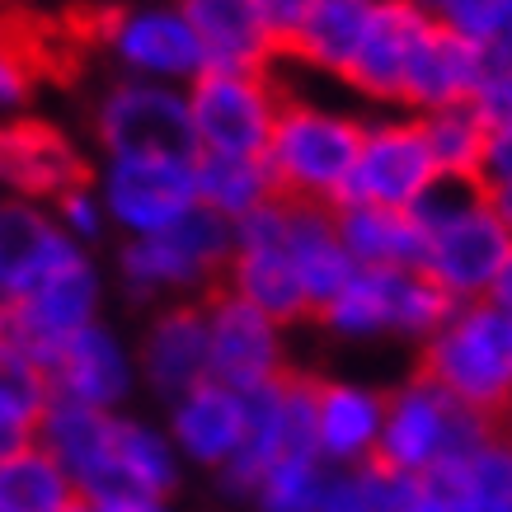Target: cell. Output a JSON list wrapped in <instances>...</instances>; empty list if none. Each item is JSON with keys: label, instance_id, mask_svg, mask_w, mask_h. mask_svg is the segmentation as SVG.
<instances>
[{"label": "cell", "instance_id": "obj_35", "mask_svg": "<svg viewBox=\"0 0 512 512\" xmlns=\"http://www.w3.org/2000/svg\"><path fill=\"white\" fill-rule=\"evenodd\" d=\"M433 19L442 29L461 33L466 43L489 47L512 29V0H442Z\"/></svg>", "mask_w": 512, "mask_h": 512}, {"label": "cell", "instance_id": "obj_37", "mask_svg": "<svg viewBox=\"0 0 512 512\" xmlns=\"http://www.w3.org/2000/svg\"><path fill=\"white\" fill-rule=\"evenodd\" d=\"M33 85H38V76L29 71V62L0 43V109H19Z\"/></svg>", "mask_w": 512, "mask_h": 512}, {"label": "cell", "instance_id": "obj_39", "mask_svg": "<svg viewBox=\"0 0 512 512\" xmlns=\"http://www.w3.org/2000/svg\"><path fill=\"white\" fill-rule=\"evenodd\" d=\"M400 512H461V503L447 498V494H437L433 484L414 480L409 484V494H404V503H400Z\"/></svg>", "mask_w": 512, "mask_h": 512}, {"label": "cell", "instance_id": "obj_10", "mask_svg": "<svg viewBox=\"0 0 512 512\" xmlns=\"http://www.w3.org/2000/svg\"><path fill=\"white\" fill-rule=\"evenodd\" d=\"M193 160H179V156L109 160V170H104V193H99V198H104V212H109L132 240L170 235L193 207H202Z\"/></svg>", "mask_w": 512, "mask_h": 512}, {"label": "cell", "instance_id": "obj_5", "mask_svg": "<svg viewBox=\"0 0 512 512\" xmlns=\"http://www.w3.org/2000/svg\"><path fill=\"white\" fill-rule=\"evenodd\" d=\"M231 259H235V221L217 217L212 207H193L170 235L132 240L123 249V282L132 296H160V292L212 296L221 292Z\"/></svg>", "mask_w": 512, "mask_h": 512}, {"label": "cell", "instance_id": "obj_12", "mask_svg": "<svg viewBox=\"0 0 512 512\" xmlns=\"http://www.w3.org/2000/svg\"><path fill=\"white\" fill-rule=\"evenodd\" d=\"M94 311H99V273H94V264L80 254L76 264H66L62 273H52L33 296L10 301V306L0 311V339H10L15 348H24L33 362L52 367V357L62 353L80 329L94 325Z\"/></svg>", "mask_w": 512, "mask_h": 512}, {"label": "cell", "instance_id": "obj_21", "mask_svg": "<svg viewBox=\"0 0 512 512\" xmlns=\"http://www.w3.org/2000/svg\"><path fill=\"white\" fill-rule=\"evenodd\" d=\"M174 10L198 38L207 71H273L278 47L254 0H174Z\"/></svg>", "mask_w": 512, "mask_h": 512}, {"label": "cell", "instance_id": "obj_31", "mask_svg": "<svg viewBox=\"0 0 512 512\" xmlns=\"http://www.w3.org/2000/svg\"><path fill=\"white\" fill-rule=\"evenodd\" d=\"M76 498V480L38 442L0 461V512H66Z\"/></svg>", "mask_w": 512, "mask_h": 512}, {"label": "cell", "instance_id": "obj_25", "mask_svg": "<svg viewBox=\"0 0 512 512\" xmlns=\"http://www.w3.org/2000/svg\"><path fill=\"white\" fill-rule=\"evenodd\" d=\"M226 292H235L240 301H249L254 311H264L278 325L306 320L311 311V296L296 278L292 259L282 245H235V259L226 268Z\"/></svg>", "mask_w": 512, "mask_h": 512}, {"label": "cell", "instance_id": "obj_2", "mask_svg": "<svg viewBox=\"0 0 512 512\" xmlns=\"http://www.w3.org/2000/svg\"><path fill=\"white\" fill-rule=\"evenodd\" d=\"M419 376L466 409L503 423L512 414V315L494 301L456 306V315L423 343Z\"/></svg>", "mask_w": 512, "mask_h": 512}, {"label": "cell", "instance_id": "obj_11", "mask_svg": "<svg viewBox=\"0 0 512 512\" xmlns=\"http://www.w3.org/2000/svg\"><path fill=\"white\" fill-rule=\"evenodd\" d=\"M282 376H287V357H282L278 320H268L226 287L207 296V381L254 395Z\"/></svg>", "mask_w": 512, "mask_h": 512}, {"label": "cell", "instance_id": "obj_14", "mask_svg": "<svg viewBox=\"0 0 512 512\" xmlns=\"http://www.w3.org/2000/svg\"><path fill=\"white\" fill-rule=\"evenodd\" d=\"M76 259V240L38 202H0V296L5 301L33 296L52 273H62Z\"/></svg>", "mask_w": 512, "mask_h": 512}, {"label": "cell", "instance_id": "obj_45", "mask_svg": "<svg viewBox=\"0 0 512 512\" xmlns=\"http://www.w3.org/2000/svg\"><path fill=\"white\" fill-rule=\"evenodd\" d=\"M409 5H414V10H423V15H437V5H442V0H409Z\"/></svg>", "mask_w": 512, "mask_h": 512}, {"label": "cell", "instance_id": "obj_26", "mask_svg": "<svg viewBox=\"0 0 512 512\" xmlns=\"http://www.w3.org/2000/svg\"><path fill=\"white\" fill-rule=\"evenodd\" d=\"M334 221H339V240L357 268H381V273L423 268V226L414 221V212L334 207Z\"/></svg>", "mask_w": 512, "mask_h": 512}, {"label": "cell", "instance_id": "obj_18", "mask_svg": "<svg viewBox=\"0 0 512 512\" xmlns=\"http://www.w3.org/2000/svg\"><path fill=\"white\" fill-rule=\"evenodd\" d=\"M484 80V47L466 43L461 33L442 29L433 19V29L423 33L419 52L409 62V76H404V109L423 113H442V109H461V104H475Z\"/></svg>", "mask_w": 512, "mask_h": 512}, {"label": "cell", "instance_id": "obj_36", "mask_svg": "<svg viewBox=\"0 0 512 512\" xmlns=\"http://www.w3.org/2000/svg\"><path fill=\"white\" fill-rule=\"evenodd\" d=\"M57 221H62V231L71 240H99L109 212H104V198H94L90 188H76V193H66L57 202Z\"/></svg>", "mask_w": 512, "mask_h": 512}, {"label": "cell", "instance_id": "obj_33", "mask_svg": "<svg viewBox=\"0 0 512 512\" xmlns=\"http://www.w3.org/2000/svg\"><path fill=\"white\" fill-rule=\"evenodd\" d=\"M404 475H390L386 466H357V470H329L320 512H400L404 494H409Z\"/></svg>", "mask_w": 512, "mask_h": 512}, {"label": "cell", "instance_id": "obj_3", "mask_svg": "<svg viewBox=\"0 0 512 512\" xmlns=\"http://www.w3.org/2000/svg\"><path fill=\"white\" fill-rule=\"evenodd\" d=\"M362 137H367V127L348 113L282 94L278 127H273V141H268L264 156L268 174L278 184V198L339 207L343 184H348L357 151H362Z\"/></svg>", "mask_w": 512, "mask_h": 512}, {"label": "cell", "instance_id": "obj_6", "mask_svg": "<svg viewBox=\"0 0 512 512\" xmlns=\"http://www.w3.org/2000/svg\"><path fill=\"white\" fill-rule=\"evenodd\" d=\"M188 113L198 156L264 160L282 113V90L273 71H202L188 85Z\"/></svg>", "mask_w": 512, "mask_h": 512}, {"label": "cell", "instance_id": "obj_46", "mask_svg": "<svg viewBox=\"0 0 512 512\" xmlns=\"http://www.w3.org/2000/svg\"><path fill=\"white\" fill-rule=\"evenodd\" d=\"M66 512H99V508H94L90 498H76V503H71V508H66Z\"/></svg>", "mask_w": 512, "mask_h": 512}, {"label": "cell", "instance_id": "obj_16", "mask_svg": "<svg viewBox=\"0 0 512 512\" xmlns=\"http://www.w3.org/2000/svg\"><path fill=\"white\" fill-rule=\"evenodd\" d=\"M109 47L132 71V80H156V85L188 80L193 85L207 71V57L179 10H141V15L123 10L109 33Z\"/></svg>", "mask_w": 512, "mask_h": 512}, {"label": "cell", "instance_id": "obj_40", "mask_svg": "<svg viewBox=\"0 0 512 512\" xmlns=\"http://www.w3.org/2000/svg\"><path fill=\"white\" fill-rule=\"evenodd\" d=\"M484 80H512V29L484 47Z\"/></svg>", "mask_w": 512, "mask_h": 512}, {"label": "cell", "instance_id": "obj_4", "mask_svg": "<svg viewBox=\"0 0 512 512\" xmlns=\"http://www.w3.org/2000/svg\"><path fill=\"white\" fill-rule=\"evenodd\" d=\"M498 433L494 419H484L461 400H451L428 376L404 381L395 395H386V428L376 447V466L404 480L433 475L442 461H456Z\"/></svg>", "mask_w": 512, "mask_h": 512}, {"label": "cell", "instance_id": "obj_41", "mask_svg": "<svg viewBox=\"0 0 512 512\" xmlns=\"http://www.w3.org/2000/svg\"><path fill=\"white\" fill-rule=\"evenodd\" d=\"M99 512H170V503L165 498H123V503H109Z\"/></svg>", "mask_w": 512, "mask_h": 512}, {"label": "cell", "instance_id": "obj_30", "mask_svg": "<svg viewBox=\"0 0 512 512\" xmlns=\"http://www.w3.org/2000/svg\"><path fill=\"white\" fill-rule=\"evenodd\" d=\"M423 141L433 151V165L442 179L456 184H480L484 188V160H489V123H484L475 104L442 113H423L419 118Z\"/></svg>", "mask_w": 512, "mask_h": 512}, {"label": "cell", "instance_id": "obj_43", "mask_svg": "<svg viewBox=\"0 0 512 512\" xmlns=\"http://www.w3.org/2000/svg\"><path fill=\"white\" fill-rule=\"evenodd\" d=\"M461 512H512V503H503V498H461Z\"/></svg>", "mask_w": 512, "mask_h": 512}, {"label": "cell", "instance_id": "obj_47", "mask_svg": "<svg viewBox=\"0 0 512 512\" xmlns=\"http://www.w3.org/2000/svg\"><path fill=\"white\" fill-rule=\"evenodd\" d=\"M5 306H10V301H5V296H0V311H5Z\"/></svg>", "mask_w": 512, "mask_h": 512}, {"label": "cell", "instance_id": "obj_27", "mask_svg": "<svg viewBox=\"0 0 512 512\" xmlns=\"http://www.w3.org/2000/svg\"><path fill=\"white\" fill-rule=\"evenodd\" d=\"M372 10H376V0H315L287 57L343 80L348 62H353L357 47H362V33L372 24Z\"/></svg>", "mask_w": 512, "mask_h": 512}, {"label": "cell", "instance_id": "obj_28", "mask_svg": "<svg viewBox=\"0 0 512 512\" xmlns=\"http://www.w3.org/2000/svg\"><path fill=\"white\" fill-rule=\"evenodd\" d=\"M414 273V268H409ZM409 273H381V268H357L353 282L329 301L320 320L339 339H376V334H400L404 278Z\"/></svg>", "mask_w": 512, "mask_h": 512}, {"label": "cell", "instance_id": "obj_7", "mask_svg": "<svg viewBox=\"0 0 512 512\" xmlns=\"http://www.w3.org/2000/svg\"><path fill=\"white\" fill-rule=\"evenodd\" d=\"M315 390H320L315 376L287 372L282 381L249 395L245 447L235 451V461L221 470V484L231 494L254 498L259 480L278 461H306V456L320 461V447H315Z\"/></svg>", "mask_w": 512, "mask_h": 512}, {"label": "cell", "instance_id": "obj_13", "mask_svg": "<svg viewBox=\"0 0 512 512\" xmlns=\"http://www.w3.org/2000/svg\"><path fill=\"white\" fill-rule=\"evenodd\" d=\"M0 184L19 193V202H62L66 193L90 188V165L66 132L19 118L0 127Z\"/></svg>", "mask_w": 512, "mask_h": 512}, {"label": "cell", "instance_id": "obj_29", "mask_svg": "<svg viewBox=\"0 0 512 512\" xmlns=\"http://www.w3.org/2000/svg\"><path fill=\"white\" fill-rule=\"evenodd\" d=\"M198 174V202L212 207L226 221H245L249 212H259L264 202L278 198V184L268 174V160L249 156H198L193 160Z\"/></svg>", "mask_w": 512, "mask_h": 512}, {"label": "cell", "instance_id": "obj_8", "mask_svg": "<svg viewBox=\"0 0 512 512\" xmlns=\"http://www.w3.org/2000/svg\"><path fill=\"white\" fill-rule=\"evenodd\" d=\"M442 174L433 165V151L423 141L419 118L409 123H376L362 137L357 165L343 184L339 207H386V212H414Z\"/></svg>", "mask_w": 512, "mask_h": 512}, {"label": "cell", "instance_id": "obj_20", "mask_svg": "<svg viewBox=\"0 0 512 512\" xmlns=\"http://www.w3.org/2000/svg\"><path fill=\"white\" fill-rule=\"evenodd\" d=\"M249 433V395L226 390L217 381H202L188 390L184 400H174L170 414V442L179 456L198 461L207 470H226L235 451L245 447Z\"/></svg>", "mask_w": 512, "mask_h": 512}, {"label": "cell", "instance_id": "obj_9", "mask_svg": "<svg viewBox=\"0 0 512 512\" xmlns=\"http://www.w3.org/2000/svg\"><path fill=\"white\" fill-rule=\"evenodd\" d=\"M99 141L109 160L123 156H198V137H193V113H188V94L156 80H123L113 85L109 99L99 104Z\"/></svg>", "mask_w": 512, "mask_h": 512}, {"label": "cell", "instance_id": "obj_23", "mask_svg": "<svg viewBox=\"0 0 512 512\" xmlns=\"http://www.w3.org/2000/svg\"><path fill=\"white\" fill-rule=\"evenodd\" d=\"M141 372L165 400H184L207 381V301H179L141 343Z\"/></svg>", "mask_w": 512, "mask_h": 512}, {"label": "cell", "instance_id": "obj_48", "mask_svg": "<svg viewBox=\"0 0 512 512\" xmlns=\"http://www.w3.org/2000/svg\"><path fill=\"white\" fill-rule=\"evenodd\" d=\"M508 419H512V414H508Z\"/></svg>", "mask_w": 512, "mask_h": 512}, {"label": "cell", "instance_id": "obj_44", "mask_svg": "<svg viewBox=\"0 0 512 512\" xmlns=\"http://www.w3.org/2000/svg\"><path fill=\"white\" fill-rule=\"evenodd\" d=\"M489 198H494L498 217L508 221V231H512V184H508V188H494V193H489Z\"/></svg>", "mask_w": 512, "mask_h": 512}, {"label": "cell", "instance_id": "obj_15", "mask_svg": "<svg viewBox=\"0 0 512 512\" xmlns=\"http://www.w3.org/2000/svg\"><path fill=\"white\" fill-rule=\"evenodd\" d=\"M428 29H433V15L414 10L409 0H376L372 24L362 33V47H357V57L348 62L343 80L357 94H367V99L400 104L409 62H414V52H419Z\"/></svg>", "mask_w": 512, "mask_h": 512}, {"label": "cell", "instance_id": "obj_17", "mask_svg": "<svg viewBox=\"0 0 512 512\" xmlns=\"http://www.w3.org/2000/svg\"><path fill=\"white\" fill-rule=\"evenodd\" d=\"M174 484H179V451H174V442L165 433H156V428L118 414L109 466L80 489V498H90L94 508H109V503H123V498H170Z\"/></svg>", "mask_w": 512, "mask_h": 512}, {"label": "cell", "instance_id": "obj_38", "mask_svg": "<svg viewBox=\"0 0 512 512\" xmlns=\"http://www.w3.org/2000/svg\"><path fill=\"white\" fill-rule=\"evenodd\" d=\"M512 184V123L489 127V160H484V188H508Z\"/></svg>", "mask_w": 512, "mask_h": 512}, {"label": "cell", "instance_id": "obj_42", "mask_svg": "<svg viewBox=\"0 0 512 512\" xmlns=\"http://www.w3.org/2000/svg\"><path fill=\"white\" fill-rule=\"evenodd\" d=\"M494 306H503V311L512 315V259H508V268H503V278H498V287H494V296H489Z\"/></svg>", "mask_w": 512, "mask_h": 512}, {"label": "cell", "instance_id": "obj_19", "mask_svg": "<svg viewBox=\"0 0 512 512\" xmlns=\"http://www.w3.org/2000/svg\"><path fill=\"white\" fill-rule=\"evenodd\" d=\"M386 428V395L353 381H320L315 390V447L329 470L372 466Z\"/></svg>", "mask_w": 512, "mask_h": 512}, {"label": "cell", "instance_id": "obj_24", "mask_svg": "<svg viewBox=\"0 0 512 512\" xmlns=\"http://www.w3.org/2000/svg\"><path fill=\"white\" fill-rule=\"evenodd\" d=\"M113 433H118V414L85 409V404H71V400H52V409L43 414L33 442L76 480V494H80L99 470L109 466Z\"/></svg>", "mask_w": 512, "mask_h": 512}, {"label": "cell", "instance_id": "obj_32", "mask_svg": "<svg viewBox=\"0 0 512 512\" xmlns=\"http://www.w3.org/2000/svg\"><path fill=\"white\" fill-rule=\"evenodd\" d=\"M52 376L43 362H33L24 348L0 339V423L19 437H33L43 414L52 409Z\"/></svg>", "mask_w": 512, "mask_h": 512}, {"label": "cell", "instance_id": "obj_1", "mask_svg": "<svg viewBox=\"0 0 512 512\" xmlns=\"http://www.w3.org/2000/svg\"><path fill=\"white\" fill-rule=\"evenodd\" d=\"M423 226V268L456 306L489 301L512 259V231L498 217L489 188L480 184H442L414 207Z\"/></svg>", "mask_w": 512, "mask_h": 512}, {"label": "cell", "instance_id": "obj_34", "mask_svg": "<svg viewBox=\"0 0 512 512\" xmlns=\"http://www.w3.org/2000/svg\"><path fill=\"white\" fill-rule=\"evenodd\" d=\"M329 484V466L325 461H278L268 470L259 489H254V508L259 512H320V498H325Z\"/></svg>", "mask_w": 512, "mask_h": 512}, {"label": "cell", "instance_id": "obj_22", "mask_svg": "<svg viewBox=\"0 0 512 512\" xmlns=\"http://www.w3.org/2000/svg\"><path fill=\"white\" fill-rule=\"evenodd\" d=\"M47 376H52V395L57 400L113 414L127 400V390H132V357L104 325H90L52 357Z\"/></svg>", "mask_w": 512, "mask_h": 512}]
</instances>
